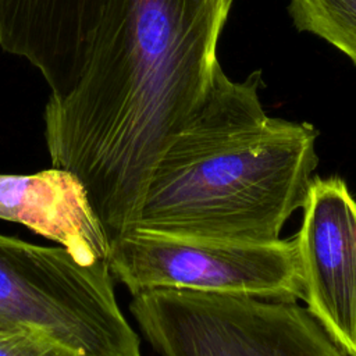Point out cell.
I'll use <instances>...</instances> for the list:
<instances>
[{"mask_svg":"<svg viewBox=\"0 0 356 356\" xmlns=\"http://www.w3.org/2000/svg\"><path fill=\"white\" fill-rule=\"evenodd\" d=\"M0 218L57 242L83 264L108 260L110 243L86 192L64 170L0 174Z\"/></svg>","mask_w":356,"mask_h":356,"instance_id":"8","label":"cell"},{"mask_svg":"<svg viewBox=\"0 0 356 356\" xmlns=\"http://www.w3.org/2000/svg\"><path fill=\"white\" fill-rule=\"evenodd\" d=\"M261 85L260 70L234 81L217 67L199 110L153 170L138 229L245 243L281 239L318 165V131L270 117Z\"/></svg>","mask_w":356,"mask_h":356,"instance_id":"2","label":"cell"},{"mask_svg":"<svg viewBox=\"0 0 356 356\" xmlns=\"http://www.w3.org/2000/svg\"><path fill=\"white\" fill-rule=\"evenodd\" d=\"M111 0H0V47L63 97L76 85Z\"/></svg>","mask_w":356,"mask_h":356,"instance_id":"7","label":"cell"},{"mask_svg":"<svg viewBox=\"0 0 356 356\" xmlns=\"http://www.w3.org/2000/svg\"><path fill=\"white\" fill-rule=\"evenodd\" d=\"M298 31L313 33L356 64V0H289Z\"/></svg>","mask_w":356,"mask_h":356,"instance_id":"9","label":"cell"},{"mask_svg":"<svg viewBox=\"0 0 356 356\" xmlns=\"http://www.w3.org/2000/svg\"><path fill=\"white\" fill-rule=\"evenodd\" d=\"M232 0H111L74 89L49 97L51 167L83 186L108 243L136 228L149 179L203 103Z\"/></svg>","mask_w":356,"mask_h":356,"instance_id":"1","label":"cell"},{"mask_svg":"<svg viewBox=\"0 0 356 356\" xmlns=\"http://www.w3.org/2000/svg\"><path fill=\"white\" fill-rule=\"evenodd\" d=\"M129 310L160 356H349L298 302L163 288Z\"/></svg>","mask_w":356,"mask_h":356,"instance_id":"4","label":"cell"},{"mask_svg":"<svg viewBox=\"0 0 356 356\" xmlns=\"http://www.w3.org/2000/svg\"><path fill=\"white\" fill-rule=\"evenodd\" d=\"M108 267L132 296L164 288L285 302L303 299L295 238L245 243L136 228L110 243Z\"/></svg>","mask_w":356,"mask_h":356,"instance_id":"5","label":"cell"},{"mask_svg":"<svg viewBox=\"0 0 356 356\" xmlns=\"http://www.w3.org/2000/svg\"><path fill=\"white\" fill-rule=\"evenodd\" d=\"M42 332L81 356H142L115 299L108 260L0 234V331Z\"/></svg>","mask_w":356,"mask_h":356,"instance_id":"3","label":"cell"},{"mask_svg":"<svg viewBox=\"0 0 356 356\" xmlns=\"http://www.w3.org/2000/svg\"><path fill=\"white\" fill-rule=\"evenodd\" d=\"M0 356H81L50 337L31 330L0 331Z\"/></svg>","mask_w":356,"mask_h":356,"instance_id":"10","label":"cell"},{"mask_svg":"<svg viewBox=\"0 0 356 356\" xmlns=\"http://www.w3.org/2000/svg\"><path fill=\"white\" fill-rule=\"evenodd\" d=\"M295 236L306 309L356 356V199L338 175L313 177Z\"/></svg>","mask_w":356,"mask_h":356,"instance_id":"6","label":"cell"}]
</instances>
